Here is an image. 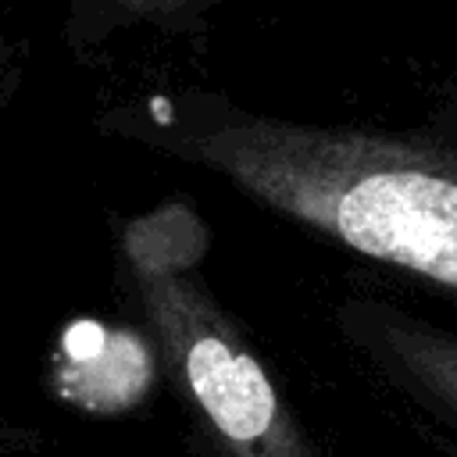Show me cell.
Here are the masks:
<instances>
[{
	"mask_svg": "<svg viewBox=\"0 0 457 457\" xmlns=\"http://www.w3.org/2000/svg\"><path fill=\"white\" fill-rule=\"evenodd\" d=\"M343 343L436 436L457 446V332L378 296H346L336 307Z\"/></svg>",
	"mask_w": 457,
	"mask_h": 457,
	"instance_id": "cell-3",
	"label": "cell"
},
{
	"mask_svg": "<svg viewBox=\"0 0 457 457\" xmlns=\"http://www.w3.org/2000/svg\"><path fill=\"white\" fill-rule=\"evenodd\" d=\"M146 321L218 457H325L293 414L250 332L196 271L207 228L186 204H168L125 236Z\"/></svg>",
	"mask_w": 457,
	"mask_h": 457,
	"instance_id": "cell-2",
	"label": "cell"
},
{
	"mask_svg": "<svg viewBox=\"0 0 457 457\" xmlns=\"http://www.w3.org/2000/svg\"><path fill=\"white\" fill-rule=\"evenodd\" d=\"M150 136L239 196L457 300V96L418 125H325L189 93L146 104Z\"/></svg>",
	"mask_w": 457,
	"mask_h": 457,
	"instance_id": "cell-1",
	"label": "cell"
},
{
	"mask_svg": "<svg viewBox=\"0 0 457 457\" xmlns=\"http://www.w3.org/2000/svg\"><path fill=\"white\" fill-rule=\"evenodd\" d=\"M218 0H100V11L118 21H157L164 29L200 25Z\"/></svg>",
	"mask_w": 457,
	"mask_h": 457,
	"instance_id": "cell-4",
	"label": "cell"
}]
</instances>
